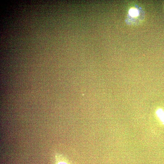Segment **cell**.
Listing matches in <instances>:
<instances>
[{
  "label": "cell",
  "instance_id": "cell-1",
  "mask_svg": "<svg viewBox=\"0 0 164 164\" xmlns=\"http://www.w3.org/2000/svg\"><path fill=\"white\" fill-rule=\"evenodd\" d=\"M129 15L132 17H135L137 16L139 14V12L138 9H131L129 11Z\"/></svg>",
  "mask_w": 164,
  "mask_h": 164
},
{
  "label": "cell",
  "instance_id": "cell-2",
  "mask_svg": "<svg viewBox=\"0 0 164 164\" xmlns=\"http://www.w3.org/2000/svg\"><path fill=\"white\" fill-rule=\"evenodd\" d=\"M56 164H72L68 160L63 157H60L57 159Z\"/></svg>",
  "mask_w": 164,
  "mask_h": 164
},
{
  "label": "cell",
  "instance_id": "cell-3",
  "mask_svg": "<svg viewBox=\"0 0 164 164\" xmlns=\"http://www.w3.org/2000/svg\"><path fill=\"white\" fill-rule=\"evenodd\" d=\"M156 113L161 121L164 124V111L162 109H159Z\"/></svg>",
  "mask_w": 164,
  "mask_h": 164
}]
</instances>
